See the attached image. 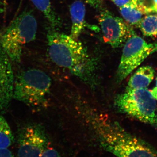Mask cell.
Segmentation results:
<instances>
[{"label": "cell", "instance_id": "cell-6", "mask_svg": "<svg viewBox=\"0 0 157 157\" xmlns=\"http://www.w3.org/2000/svg\"><path fill=\"white\" fill-rule=\"evenodd\" d=\"M122 54L117 72L118 82H121L150 55L157 51V43H147L136 34L124 45Z\"/></svg>", "mask_w": 157, "mask_h": 157}, {"label": "cell", "instance_id": "cell-17", "mask_svg": "<svg viewBox=\"0 0 157 157\" xmlns=\"http://www.w3.org/2000/svg\"><path fill=\"white\" fill-rule=\"evenodd\" d=\"M41 157H63L59 152L52 147H47Z\"/></svg>", "mask_w": 157, "mask_h": 157}, {"label": "cell", "instance_id": "cell-8", "mask_svg": "<svg viewBox=\"0 0 157 157\" xmlns=\"http://www.w3.org/2000/svg\"><path fill=\"white\" fill-rule=\"evenodd\" d=\"M18 157H41L48 147V142L42 127L28 124L18 130Z\"/></svg>", "mask_w": 157, "mask_h": 157}, {"label": "cell", "instance_id": "cell-3", "mask_svg": "<svg viewBox=\"0 0 157 157\" xmlns=\"http://www.w3.org/2000/svg\"><path fill=\"white\" fill-rule=\"evenodd\" d=\"M37 21L31 11H25L15 17L0 35V45L11 62L19 63L23 48L36 39Z\"/></svg>", "mask_w": 157, "mask_h": 157}, {"label": "cell", "instance_id": "cell-19", "mask_svg": "<svg viewBox=\"0 0 157 157\" xmlns=\"http://www.w3.org/2000/svg\"><path fill=\"white\" fill-rule=\"evenodd\" d=\"M0 157H14L13 153L8 148L0 149Z\"/></svg>", "mask_w": 157, "mask_h": 157}, {"label": "cell", "instance_id": "cell-11", "mask_svg": "<svg viewBox=\"0 0 157 157\" xmlns=\"http://www.w3.org/2000/svg\"><path fill=\"white\" fill-rule=\"evenodd\" d=\"M155 71L151 66L138 68L129 79L126 90L145 89L153 80Z\"/></svg>", "mask_w": 157, "mask_h": 157}, {"label": "cell", "instance_id": "cell-5", "mask_svg": "<svg viewBox=\"0 0 157 157\" xmlns=\"http://www.w3.org/2000/svg\"><path fill=\"white\" fill-rule=\"evenodd\" d=\"M115 103L120 112L157 127L156 100L147 89L125 90L117 96Z\"/></svg>", "mask_w": 157, "mask_h": 157}, {"label": "cell", "instance_id": "cell-7", "mask_svg": "<svg viewBox=\"0 0 157 157\" xmlns=\"http://www.w3.org/2000/svg\"><path fill=\"white\" fill-rule=\"evenodd\" d=\"M99 22L104 41L113 48L123 46L135 34L132 25L106 9L101 11Z\"/></svg>", "mask_w": 157, "mask_h": 157}, {"label": "cell", "instance_id": "cell-15", "mask_svg": "<svg viewBox=\"0 0 157 157\" xmlns=\"http://www.w3.org/2000/svg\"><path fill=\"white\" fill-rule=\"evenodd\" d=\"M120 11L122 16L127 23L138 27L142 20L143 13L135 7L124 6L120 8Z\"/></svg>", "mask_w": 157, "mask_h": 157}, {"label": "cell", "instance_id": "cell-12", "mask_svg": "<svg viewBox=\"0 0 157 157\" xmlns=\"http://www.w3.org/2000/svg\"><path fill=\"white\" fill-rule=\"evenodd\" d=\"M34 6L41 11L49 23L50 26L58 29L62 21L51 5L50 0H30Z\"/></svg>", "mask_w": 157, "mask_h": 157}, {"label": "cell", "instance_id": "cell-14", "mask_svg": "<svg viewBox=\"0 0 157 157\" xmlns=\"http://www.w3.org/2000/svg\"><path fill=\"white\" fill-rule=\"evenodd\" d=\"M142 34L146 36H157V14L147 15L142 18L138 25Z\"/></svg>", "mask_w": 157, "mask_h": 157}, {"label": "cell", "instance_id": "cell-13", "mask_svg": "<svg viewBox=\"0 0 157 157\" xmlns=\"http://www.w3.org/2000/svg\"><path fill=\"white\" fill-rule=\"evenodd\" d=\"M14 142V135L9 124L0 116V149L8 148Z\"/></svg>", "mask_w": 157, "mask_h": 157}, {"label": "cell", "instance_id": "cell-10", "mask_svg": "<svg viewBox=\"0 0 157 157\" xmlns=\"http://www.w3.org/2000/svg\"><path fill=\"white\" fill-rule=\"evenodd\" d=\"M70 13L72 21L70 36L73 39L78 40L86 26L84 4L82 1H75L70 6Z\"/></svg>", "mask_w": 157, "mask_h": 157}, {"label": "cell", "instance_id": "cell-2", "mask_svg": "<svg viewBox=\"0 0 157 157\" xmlns=\"http://www.w3.org/2000/svg\"><path fill=\"white\" fill-rule=\"evenodd\" d=\"M89 125L100 146L116 157H157L155 149L105 114H96Z\"/></svg>", "mask_w": 157, "mask_h": 157}, {"label": "cell", "instance_id": "cell-21", "mask_svg": "<svg viewBox=\"0 0 157 157\" xmlns=\"http://www.w3.org/2000/svg\"><path fill=\"white\" fill-rule=\"evenodd\" d=\"M155 5V12H157V0H153Z\"/></svg>", "mask_w": 157, "mask_h": 157}, {"label": "cell", "instance_id": "cell-18", "mask_svg": "<svg viewBox=\"0 0 157 157\" xmlns=\"http://www.w3.org/2000/svg\"><path fill=\"white\" fill-rule=\"evenodd\" d=\"M88 4L95 9H99L101 7L103 0H84Z\"/></svg>", "mask_w": 157, "mask_h": 157}, {"label": "cell", "instance_id": "cell-16", "mask_svg": "<svg viewBox=\"0 0 157 157\" xmlns=\"http://www.w3.org/2000/svg\"><path fill=\"white\" fill-rule=\"evenodd\" d=\"M111 1L120 8L124 6H131V7L136 8L142 12V9H141L140 0H111Z\"/></svg>", "mask_w": 157, "mask_h": 157}, {"label": "cell", "instance_id": "cell-9", "mask_svg": "<svg viewBox=\"0 0 157 157\" xmlns=\"http://www.w3.org/2000/svg\"><path fill=\"white\" fill-rule=\"evenodd\" d=\"M11 62L0 45V113L6 112L13 98L14 77Z\"/></svg>", "mask_w": 157, "mask_h": 157}, {"label": "cell", "instance_id": "cell-4", "mask_svg": "<svg viewBox=\"0 0 157 157\" xmlns=\"http://www.w3.org/2000/svg\"><path fill=\"white\" fill-rule=\"evenodd\" d=\"M51 79L42 70L29 69L14 78L13 98L32 108L44 107L50 92Z\"/></svg>", "mask_w": 157, "mask_h": 157}, {"label": "cell", "instance_id": "cell-20", "mask_svg": "<svg viewBox=\"0 0 157 157\" xmlns=\"http://www.w3.org/2000/svg\"><path fill=\"white\" fill-rule=\"evenodd\" d=\"M152 95L156 100H157V77L156 82V86L151 91Z\"/></svg>", "mask_w": 157, "mask_h": 157}, {"label": "cell", "instance_id": "cell-1", "mask_svg": "<svg viewBox=\"0 0 157 157\" xmlns=\"http://www.w3.org/2000/svg\"><path fill=\"white\" fill-rule=\"evenodd\" d=\"M48 53L53 63L94 86L97 82V64L80 41L51 26L47 29Z\"/></svg>", "mask_w": 157, "mask_h": 157}]
</instances>
